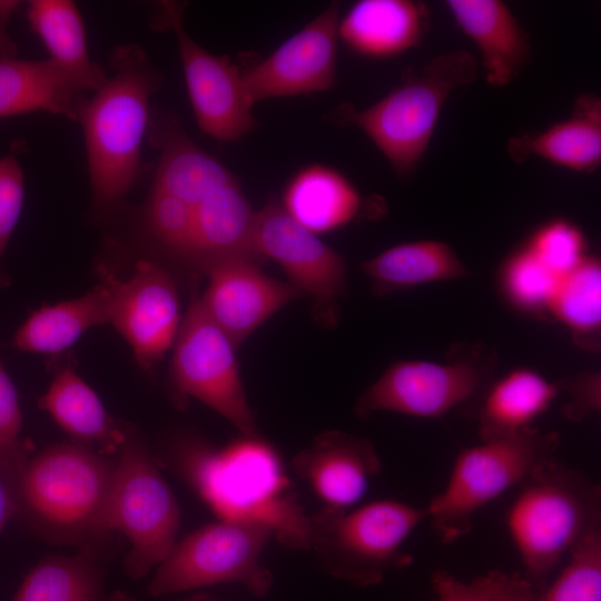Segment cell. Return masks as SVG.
<instances>
[{
  "instance_id": "obj_4",
  "label": "cell",
  "mask_w": 601,
  "mask_h": 601,
  "mask_svg": "<svg viewBox=\"0 0 601 601\" xmlns=\"http://www.w3.org/2000/svg\"><path fill=\"white\" fill-rule=\"evenodd\" d=\"M505 523L521 574L539 593L562 559L601 530L600 486L555 459L545 461L519 485Z\"/></svg>"
},
{
  "instance_id": "obj_34",
  "label": "cell",
  "mask_w": 601,
  "mask_h": 601,
  "mask_svg": "<svg viewBox=\"0 0 601 601\" xmlns=\"http://www.w3.org/2000/svg\"><path fill=\"white\" fill-rule=\"evenodd\" d=\"M436 601H530L535 594L520 572L491 570L471 581H461L446 570L431 575Z\"/></svg>"
},
{
  "instance_id": "obj_42",
  "label": "cell",
  "mask_w": 601,
  "mask_h": 601,
  "mask_svg": "<svg viewBox=\"0 0 601 601\" xmlns=\"http://www.w3.org/2000/svg\"><path fill=\"white\" fill-rule=\"evenodd\" d=\"M0 467H2V469H4V470L8 467L7 460H6V457L2 455L1 452H0Z\"/></svg>"
},
{
  "instance_id": "obj_18",
  "label": "cell",
  "mask_w": 601,
  "mask_h": 601,
  "mask_svg": "<svg viewBox=\"0 0 601 601\" xmlns=\"http://www.w3.org/2000/svg\"><path fill=\"white\" fill-rule=\"evenodd\" d=\"M451 17L477 48L489 86L502 88L532 59L526 30L501 0H446Z\"/></svg>"
},
{
  "instance_id": "obj_25",
  "label": "cell",
  "mask_w": 601,
  "mask_h": 601,
  "mask_svg": "<svg viewBox=\"0 0 601 601\" xmlns=\"http://www.w3.org/2000/svg\"><path fill=\"white\" fill-rule=\"evenodd\" d=\"M280 204L296 221L315 234H322L354 220L362 208V196L337 169L312 164L292 176Z\"/></svg>"
},
{
  "instance_id": "obj_19",
  "label": "cell",
  "mask_w": 601,
  "mask_h": 601,
  "mask_svg": "<svg viewBox=\"0 0 601 601\" xmlns=\"http://www.w3.org/2000/svg\"><path fill=\"white\" fill-rule=\"evenodd\" d=\"M256 211L237 179L194 209L189 268L205 274L217 263L246 258L263 264L255 247Z\"/></svg>"
},
{
  "instance_id": "obj_9",
  "label": "cell",
  "mask_w": 601,
  "mask_h": 601,
  "mask_svg": "<svg viewBox=\"0 0 601 601\" xmlns=\"http://www.w3.org/2000/svg\"><path fill=\"white\" fill-rule=\"evenodd\" d=\"M496 364V353L483 344L455 345L445 362L396 361L357 398L354 413L362 420L377 412L441 417L479 400Z\"/></svg>"
},
{
  "instance_id": "obj_38",
  "label": "cell",
  "mask_w": 601,
  "mask_h": 601,
  "mask_svg": "<svg viewBox=\"0 0 601 601\" xmlns=\"http://www.w3.org/2000/svg\"><path fill=\"white\" fill-rule=\"evenodd\" d=\"M560 393L568 398L562 406L565 418L581 422L601 408V380L599 372H583L558 381Z\"/></svg>"
},
{
  "instance_id": "obj_35",
  "label": "cell",
  "mask_w": 601,
  "mask_h": 601,
  "mask_svg": "<svg viewBox=\"0 0 601 601\" xmlns=\"http://www.w3.org/2000/svg\"><path fill=\"white\" fill-rule=\"evenodd\" d=\"M525 247L559 277L578 266L588 255L584 234L575 224L563 218L551 219L538 227Z\"/></svg>"
},
{
  "instance_id": "obj_41",
  "label": "cell",
  "mask_w": 601,
  "mask_h": 601,
  "mask_svg": "<svg viewBox=\"0 0 601 601\" xmlns=\"http://www.w3.org/2000/svg\"><path fill=\"white\" fill-rule=\"evenodd\" d=\"M183 601H225V600L217 598L215 595H211L209 593L199 592L184 599Z\"/></svg>"
},
{
  "instance_id": "obj_12",
  "label": "cell",
  "mask_w": 601,
  "mask_h": 601,
  "mask_svg": "<svg viewBox=\"0 0 601 601\" xmlns=\"http://www.w3.org/2000/svg\"><path fill=\"white\" fill-rule=\"evenodd\" d=\"M255 247L262 258L284 269L302 296L313 299V316L319 324L336 325L347 275L339 253L288 215L276 198L256 211Z\"/></svg>"
},
{
  "instance_id": "obj_22",
  "label": "cell",
  "mask_w": 601,
  "mask_h": 601,
  "mask_svg": "<svg viewBox=\"0 0 601 601\" xmlns=\"http://www.w3.org/2000/svg\"><path fill=\"white\" fill-rule=\"evenodd\" d=\"M39 407L70 436L71 441L115 456L128 426L117 423L92 387L71 366L60 368L38 401Z\"/></svg>"
},
{
  "instance_id": "obj_37",
  "label": "cell",
  "mask_w": 601,
  "mask_h": 601,
  "mask_svg": "<svg viewBox=\"0 0 601 601\" xmlns=\"http://www.w3.org/2000/svg\"><path fill=\"white\" fill-rule=\"evenodd\" d=\"M24 196L23 174L14 155L0 158V262L20 218Z\"/></svg>"
},
{
  "instance_id": "obj_26",
  "label": "cell",
  "mask_w": 601,
  "mask_h": 601,
  "mask_svg": "<svg viewBox=\"0 0 601 601\" xmlns=\"http://www.w3.org/2000/svg\"><path fill=\"white\" fill-rule=\"evenodd\" d=\"M99 549L49 555L26 575L11 601H139L128 592L106 590V566Z\"/></svg>"
},
{
  "instance_id": "obj_13",
  "label": "cell",
  "mask_w": 601,
  "mask_h": 601,
  "mask_svg": "<svg viewBox=\"0 0 601 601\" xmlns=\"http://www.w3.org/2000/svg\"><path fill=\"white\" fill-rule=\"evenodd\" d=\"M184 3L162 1L156 27L174 32L190 104L201 131L218 141L237 140L256 127L238 68L199 46L184 26Z\"/></svg>"
},
{
  "instance_id": "obj_32",
  "label": "cell",
  "mask_w": 601,
  "mask_h": 601,
  "mask_svg": "<svg viewBox=\"0 0 601 601\" xmlns=\"http://www.w3.org/2000/svg\"><path fill=\"white\" fill-rule=\"evenodd\" d=\"M530 601H601V530L577 545L553 582Z\"/></svg>"
},
{
  "instance_id": "obj_2",
  "label": "cell",
  "mask_w": 601,
  "mask_h": 601,
  "mask_svg": "<svg viewBox=\"0 0 601 601\" xmlns=\"http://www.w3.org/2000/svg\"><path fill=\"white\" fill-rule=\"evenodd\" d=\"M114 472L115 456L71 440L30 453L11 474L14 518L49 543L98 549Z\"/></svg>"
},
{
  "instance_id": "obj_8",
  "label": "cell",
  "mask_w": 601,
  "mask_h": 601,
  "mask_svg": "<svg viewBox=\"0 0 601 601\" xmlns=\"http://www.w3.org/2000/svg\"><path fill=\"white\" fill-rule=\"evenodd\" d=\"M181 512L158 462L135 431L115 455L106 528L121 533L130 544L127 574L140 580L155 570L177 542Z\"/></svg>"
},
{
  "instance_id": "obj_21",
  "label": "cell",
  "mask_w": 601,
  "mask_h": 601,
  "mask_svg": "<svg viewBox=\"0 0 601 601\" xmlns=\"http://www.w3.org/2000/svg\"><path fill=\"white\" fill-rule=\"evenodd\" d=\"M430 11L413 0H359L338 22V38L355 53L387 59L420 45Z\"/></svg>"
},
{
  "instance_id": "obj_24",
  "label": "cell",
  "mask_w": 601,
  "mask_h": 601,
  "mask_svg": "<svg viewBox=\"0 0 601 601\" xmlns=\"http://www.w3.org/2000/svg\"><path fill=\"white\" fill-rule=\"evenodd\" d=\"M100 280L80 297L33 311L14 333L13 346L26 353L56 355L88 329L110 324L112 293L108 282Z\"/></svg>"
},
{
  "instance_id": "obj_20",
  "label": "cell",
  "mask_w": 601,
  "mask_h": 601,
  "mask_svg": "<svg viewBox=\"0 0 601 601\" xmlns=\"http://www.w3.org/2000/svg\"><path fill=\"white\" fill-rule=\"evenodd\" d=\"M506 151L518 164L535 157L574 173H594L601 165L599 96L579 95L566 118L544 129L524 131L510 138Z\"/></svg>"
},
{
  "instance_id": "obj_28",
  "label": "cell",
  "mask_w": 601,
  "mask_h": 601,
  "mask_svg": "<svg viewBox=\"0 0 601 601\" xmlns=\"http://www.w3.org/2000/svg\"><path fill=\"white\" fill-rule=\"evenodd\" d=\"M27 18L49 52V59L81 91H97L107 81L102 68L90 59L80 11L69 0H32Z\"/></svg>"
},
{
  "instance_id": "obj_5",
  "label": "cell",
  "mask_w": 601,
  "mask_h": 601,
  "mask_svg": "<svg viewBox=\"0 0 601 601\" xmlns=\"http://www.w3.org/2000/svg\"><path fill=\"white\" fill-rule=\"evenodd\" d=\"M477 71V60L466 50L439 55L418 70L408 71L370 107L346 106L343 119L368 137L400 178H408L428 149L447 99L474 82Z\"/></svg>"
},
{
  "instance_id": "obj_1",
  "label": "cell",
  "mask_w": 601,
  "mask_h": 601,
  "mask_svg": "<svg viewBox=\"0 0 601 601\" xmlns=\"http://www.w3.org/2000/svg\"><path fill=\"white\" fill-rule=\"evenodd\" d=\"M169 462L218 520L265 525L284 546L307 551L311 515L279 452L259 434H240L219 447L184 436L174 442Z\"/></svg>"
},
{
  "instance_id": "obj_27",
  "label": "cell",
  "mask_w": 601,
  "mask_h": 601,
  "mask_svg": "<svg viewBox=\"0 0 601 601\" xmlns=\"http://www.w3.org/2000/svg\"><path fill=\"white\" fill-rule=\"evenodd\" d=\"M560 394L558 382L530 368H515L491 382L480 397L481 441L502 439L533 426Z\"/></svg>"
},
{
  "instance_id": "obj_40",
  "label": "cell",
  "mask_w": 601,
  "mask_h": 601,
  "mask_svg": "<svg viewBox=\"0 0 601 601\" xmlns=\"http://www.w3.org/2000/svg\"><path fill=\"white\" fill-rule=\"evenodd\" d=\"M19 4V1H0V59L17 56V46L7 32V24Z\"/></svg>"
},
{
  "instance_id": "obj_33",
  "label": "cell",
  "mask_w": 601,
  "mask_h": 601,
  "mask_svg": "<svg viewBox=\"0 0 601 601\" xmlns=\"http://www.w3.org/2000/svg\"><path fill=\"white\" fill-rule=\"evenodd\" d=\"M560 278L525 245L510 255L501 269V286L508 300L531 313L548 311Z\"/></svg>"
},
{
  "instance_id": "obj_36",
  "label": "cell",
  "mask_w": 601,
  "mask_h": 601,
  "mask_svg": "<svg viewBox=\"0 0 601 601\" xmlns=\"http://www.w3.org/2000/svg\"><path fill=\"white\" fill-rule=\"evenodd\" d=\"M22 413L13 382L0 363V452L13 471L29 456L28 445L20 439Z\"/></svg>"
},
{
  "instance_id": "obj_10",
  "label": "cell",
  "mask_w": 601,
  "mask_h": 601,
  "mask_svg": "<svg viewBox=\"0 0 601 601\" xmlns=\"http://www.w3.org/2000/svg\"><path fill=\"white\" fill-rule=\"evenodd\" d=\"M272 530L252 522L217 520L177 541L155 569L148 585L154 597L236 583L263 597L273 584L272 572L260 556Z\"/></svg>"
},
{
  "instance_id": "obj_15",
  "label": "cell",
  "mask_w": 601,
  "mask_h": 601,
  "mask_svg": "<svg viewBox=\"0 0 601 601\" xmlns=\"http://www.w3.org/2000/svg\"><path fill=\"white\" fill-rule=\"evenodd\" d=\"M339 3L333 1L272 55L242 73L253 104L331 89L336 80Z\"/></svg>"
},
{
  "instance_id": "obj_7",
  "label": "cell",
  "mask_w": 601,
  "mask_h": 601,
  "mask_svg": "<svg viewBox=\"0 0 601 601\" xmlns=\"http://www.w3.org/2000/svg\"><path fill=\"white\" fill-rule=\"evenodd\" d=\"M559 444L558 433L530 426L462 450L444 490L425 508L440 541L450 544L466 535L480 509L520 485L541 463L554 459Z\"/></svg>"
},
{
  "instance_id": "obj_11",
  "label": "cell",
  "mask_w": 601,
  "mask_h": 601,
  "mask_svg": "<svg viewBox=\"0 0 601 601\" xmlns=\"http://www.w3.org/2000/svg\"><path fill=\"white\" fill-rule=\"evenodd\" d=\"M236 346L207 315L195 292L173 346L168 384L175 405L193 397L230 422L240 434H258L242 381Z\"/></svg>"
},
{
  "instance_id": "obj_6",
  "label": "cell",
  "mask_w": 601,
  "mask_h": 601,
  "mask_svg": "<svg viewBox=\"0 0 601 601\" xmlns=\"http://www.w3.org/2000/svg\"><path fill=\"white\" fill-rule=\"evenodd\" d=\"M425 508L380 500L346 511L321 509L311 515L308 549L332 577L356 587L383 581L413 561L403 545L426 519Z\"/></svg>"
},
{
  "instance_id": "obj_16",
  "label": "cell",
  "mask_w": 601,
  "mask_h": 601,
  "mask_svg": "<svg viewBox=\"0 0 601 601\" xmlns=\"http://www.w3.org/2000/svg\"><path fill=\"white\" fill-rule=\"evenodd\" d=\"M208 284L199 295L213 322L238 348L267 319L302 296L289 283L262 270V264L233 258L206 270Z\"/></svg>"
},
{
  "instance_id": "obj_39",
  "label": "cell",
  "mask_w": 601,
  "mask_h": 601,
  "mask_svg": "<svg viewBox=\"0 0 601 601\" xmlns=\"http://www.w3.org/2000/svg\"><path fill=\"white\" fill-rule=\"evenodd\" d=\"M16 512L17 502L12 476L0 467V531L16 516Z\"/></svg>"
},
{
  "instance_id": "obj_3",
  "label": "cell",
  "mask_w": 601,
  "mask_h": 601,
  "mask_svg": "<svg viewBox=\"0 0 601 601\" xmlns=\"http://www.w3.org/2000/svg\"><path fill=\"white\" fill-rule=\"evenodd\" d=\"M114 75L83 102L81 125L93 207L117 209L135 186L141 169V144L150 124V98L161 75L138 43L116 48Z\"/></svg>"
},
{
  "instance_id": "obj_23",
  "label": "cell",
  "mask_w": 601,
  "mask_h": 601,
  "mask_svg": "<svg viewBox=\"0 0 601 601\" xmlns=\"http://www.w3.org/2000/svg\"><path fill=\"white\" fill-rule=\"evenodd\" d=\"M85 92L51 59H0V118L46 111L78 121Z\"/></svg>"
},
{
  "instance_id": "obj_30",
  "label": "cell",
  "mask_w": 601,
  "mask_h": 601,
  "mask_svg": "<svg viewBox=\"0 0 601 601\" xmlns=\"http://www.w3.org/2000/svg\"><path fill=\"white\" fill-rule=\"evenodd\" d=\"M546 312L566 326L579 344H597L601 325V265L597 257L587 255L559 279Z\"/></svg>"
},
{
  "instance_id": "obj_14",
  "label": "cell",
  "mask_w": 601,
  "mask_h": 601,
  "mask_svg": "<svg viewBox=\"0 0 601 601\" xmlns=\"http://www.w3.org/2000/svg\"><path fill=\"white\" fill-rule=\"evenodd\" d=\"M98 274L112 293L110 324L130 345L138 365L150 372L174 346L181 322L173 276L151 260H139L127 280L104 265Z\"/></svg>"
},
{
  "instance_id": "obj_29",
  "label": "cell",
  "mask_w": 601,
  "mask_h": 601,
  "mask_svg": "<svg viewBox=\"0 0 601 601\" xmlns=\"http://www.w3.org/2000/svg\"><path fill=\"white\" fill-rule=\"evenodd\" d=\"M362 269L380 295L470 274L455 250L437 239L391 246L364 262Z\"/></svg>"
},
{
  "instance_id": "obj_31",
  "label": "cell",
  "mask_w": 601,
  "mask_h": 601,
  "mask_svg": "<svg viewBox=\"0 0 601 601\" xmlns=\"http://www.w3.org/2000/svg\"><path fill=\"white\" fill-rule=\"evenodd\" d=\"M147 237L162 253L189 267L194 209L180 199L150 187L141 213Z\"/></svg>"
},
{
  "instance_id": "obj_17",
  "label": "cell",
  "mask_w": 601,
  "mask_h": 601,
  "mask_svg": "<svg viewBox=\"0 0 601 601\" xmlns=\"http://www.w3.org/2000/svg\"><path fill=\"white\" fill-rule=\"evenodd\" d=\"M292 467L323 504L321 509L346 511L364 497L382 471V460L367 439L328 430L295 455Z\"/></svg>"
}]
</instances>
